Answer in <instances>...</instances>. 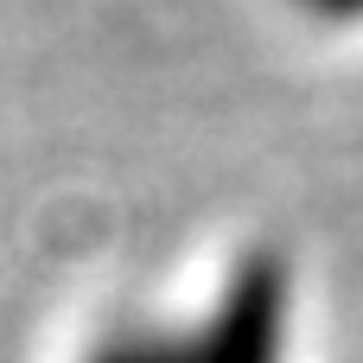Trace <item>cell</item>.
<instances>
[{
  "instance_id": "6da1fadb",
  "label": "cell",
  "mask_w": 363,
  "mask_h": 363,
  "mask_svg": "<svg viewBox=\"0 0 363 363\" xmlns=\"http://www.w3.org/2000/svg\"><path fill=\"white\" fill-rule=\"evenodd\" d=\"M287 274L274 255L236 262V274L217 287L211 313L179 319V325H115L102 332L83 363H287Z\"/></svg>"
},
{
  "instance_id": "7a4b0ae2",
  "label": "cell",
  "mask_w": 363,
  "mask_h": 363,
  "mask_svg": "<svg viewBox=\"0 0 363 363\" xmlns=\"http://www.w3.org/2000/svg\"><path fill=\"white\" fill-rule=\"evenodd\" d=\"M306 6L325 19H363V0H306Z\"/></svg>"
}]
</instances>
